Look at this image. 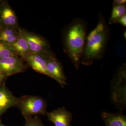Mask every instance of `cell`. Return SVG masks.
Returning a JSON list of instances; mask_svg holds the SVG:
<instances>
[{
    "instance_id": "obj_2",
    "label": "cell",
    "mask_w": 126,
    "mask_h": 126,
    "mask_svg": "<svg viewBox=\"0 0 126 126\" xmlns=\"http://www.w3.org/2000/svg\"><path fill=\"white\" fill-rule=\"evenodd\" d=\"M110 28L104 18L99 13L96 26L87 36L81 63L92 65L95 60L103 57L111 33Z\"/></svg>"
},
{
    "instance_id": "obj_17",
    "label": "cell",
    "mask_w": 126,
    "mask_h": 126,
    "mask_svg": "<svg viewBox=\"0 0 126 126\" xmlns=\"http://www.w3.org/2000/svg\"><path fill=\"white\" fill-rule=\"evenodd\" d=\"M25 123L24 126H45L38 116L25 118Z\"/></svg>"
},
{
    "instance_id": "obj_20",
    "label": "cell",
    "mask_w": 126,
    "mask_h": 126,
    "mask_svg": "<svg viewBox=\"0 0 126 126\" xmlns=\"http://www.w3.org/2000/svg\"><path fill=\"white\" fill-rule=\"evenodd\" d=\"M6 77H7L4 74H3L1 72H0V86L2 84L1 83Z\"/></svg>"
},
{
    "instance_id": "obj_24",
    "label": "cell",
    "mask_w": 126,
    "mask_h": 126,
    "mask_svg": "<svg viewBox=\"0 0 126 126\" xmlns=\"http://www.w3.org/2000/svg\"></svg>"
},
{
    "instance_id": "obj_8",
    "label": "cell",
    "mask_w": 126,
    "mask_h": 126,
    "mask_svg": "<svg viewBox=\"0 0 126 126\" xmlns=\"http://www.w3.org/2000/svg\"><path fill=\"white\" fill-rule=\"evenodd\" d=\"M18 21L15 12L6 2L0 4V27L17 28Z\"/></svg>"
},
{
    "instance_id": "obj_14",
    "label": "cell",
    "mask_w": 126,
    "mask_h": 126,
    "mask_svg": "<svg viewBox=\"0 0 126 126\" xmlns=\"http://www.w3.org/2000/svg\"><path fill=\"white\" fill-rule=\"evenodd\" d=\"M19 32L17 28L6 27L0 29V41L6 44L15 43L18 39Z\"/></svg>"
},
{
    "instance_id": "obj_16",
    "label": "cell",
    "mask_w": 126,
    "mask_h": 126,
    "mask_svg": "<svg viewBox=\"0 0 126 126\" xmlns=\"http://www.w3.org/2000/svg\"><path fill=\"white\" fill-rule=\"evenodd\" d=\"M16 56L10 46L0 41V59Z\"/></svg>"
},
{
    "instance_id": "obj_4",
    "label": "cell",
    "mask_w": 126,
    "mask_h": 126,
    "mask_svg": "<svg viewBox=\"0 0 126 126\" xmlns=\"http://www.w3.org/2000/svg\"><path fill=\"white\" fill-rule=\"evenodd\" d=\"M24 117L46 114L47 103L41 97L25 95L18 98L17 107Z\"/></svg>"
},
{
    "instance_id": "obj_5",
    "label": "cell",
    "mask_w": 126,
    "mask_h": 126,
    "mask_svg": "<svg viewBox=\"0 0 126 126\" xmlns=\"http://www.w3.org/2000/svg\"><path fill=\"white\" fill-rule=\"evenodd\" d=\"M17 29L27 41L31 53L42 56L54 55L48 43L44 38L20 27Z\"/></svg>"
},
{
    "instance_id": "obj_15",
    "label": "cell",
    "mask_w": 126,
    "mask_h": 126,
    "mask_svg": "<svg viewBox=\"0 0 126 126\" xmlns=\"http://www.w3.org/2000/svg\"><path fill=\"white\" fill-rule=\"evenodd\" d=\"M126 4L113 6L109 23L110 24H116L118 19L126 15Z\"/></svg>"
},
{
    "instance_id": "obj_6",
    "label": "cell",
    "mask_w": 126,
    "mask_h": 126,
    "mask_svg": "<svg viewBox=\"0 0 126 126\" xmlns=\"http://www.w3.org/2000/svg\"><path fill=\"white\" fill-rule=\"evenodd\" d=\"M47 63V70L51 78L54 79L60 84L62 87L67 84L63 65L55 55L43 56Z\"/></svg>"
},
{
    "instance_id": "obj_1",
    "label": "cell",
    "mask_w": 126,
    "mask_h": 126,
    "mask_svg": "<svg viewBox=\"0 0 126 126\" xmlns=\"http://www.w3.org/2000/svg\"><path fill=\"white\" fill-rule=\"evenodd\" d=\"M88 23L83 18L75 19L64 30V52L76 69L79 68L87 39Z\"/></svg>"
},
{
    "instance_id": "obj_10",
    "label": "cell",
    "mask_w": 126,
    "mask_h": 126,
    "mask_svg": "<svg viewBox=\"0 0 126 126\" xmlns=\"http://www.w3.org/2000/svg\"><path fill=\"white\" fill-rule=\"evenodd\" d=\"M18 98L14 96L4 84L0 86V121L1 116L8 109L17 107Z\"/></svg>"
},
{
    "instance_id": "obj_7",
    "label": "cell",
    "mask_w": 126,
    "mask_h": 126,
    "mask_svg": "<svg viewBox=\"0 0 126 126\" xmlns=\"http://www.w3.org/2000/svg\"><path fill=\"white\" fill-rule=\"evenodd\" d=\"M26 67L18 56L0 59V72L6 77L24 72Z\"/></svg>"
},
{
    "instance_id": "obj_18",
    "label": "cell",
    "mask_w": 126,
    "mask_h": 126,
    "mask_svg": "<svg viewBox=\"0 0 126 126\" xmlns=\"http://www.w3.org/2000/svg\"><path fill=\"white\" fill-rule=\"evenodd\" d=\"M119 23L120 24L122 25L124 27L126 26V14L123 16L121 17L118 19L116 23Z\"/></svg>"
},
{
    "instance_id": "obj_13",
    "label": "cell",
    "mask_w": 126,
    "mask_h": 126,
    "mask_svg": "<svg viewBox=\"0 0 126 126\" xmlns=\"http://www.w3.org/2000/svg\"><path fill=\"white\" fill-rule=\"evenodd\" d=\"M19 33V35L16 41L11 44L7 45L10 46L16 55L18 57L19 56L23 60L31 52L27 41L20 32Z\"/></svg>"
},
{
    "instance_id": "obj_11",
    "label": "cell",
    "mask_w": 126,
    "mask_h": 126,
    "mask_svg": "<svg viewBox=\"0 0 126 126\" xmlns=\"http://www.w3.org/2000/svg\"><path fill=\"white\" fill-rule=\"evenodd\" d=\"M23 60L26 62L36 72L51 78L47 71L46 60L42 55L30 53Z\"/></svg>"
},
{
    "instance_id": "obj_23",
    "label": "cell",
    "mask_w": 126,
    "mask_h": 126,
    "mask_svg": "<svg viewBox=\"0 0 126 126\" xmlns=\"http://www.w3.org/2000/svg\"><path fill=\"white\" fill-rule=\"evenodd\" d=\"M2 2V0H0V4H1V3Z\"/></svg>"
},
{
    "instance_id": "obj_19",
    "label": "cell",
    "mask_w": 126,
    "mask_h": 126,
    "mask_svg": "<svg viewBox=\"0 0 126 126\" xmlns=\"http://www.w3.org/2000/svg\"><path fill=\"white\" fill-rule=\"evenodd\" d=\"M126 0H114L112 4V7L126 4Z\"/></svg>"
},
{
    "instance_id": "obj_9",
    "label": "cell",
    "mask_w": 126,
    "mask_h": 126,
    "mask_svg": "<svg viewBox=\"0 0 126 126\" xmlns=\"http://www.w3.org/2000/svg\"><path fill=\"white\" fill-rule=\"evenodd\" d=\"M46 115L48 120L52 122L55 126H71L72 113L64 107L47 112Z\"/></svg>"
},
{
    "instance_id": "obj_21",
    "label": "cell",
    "mask_w": 126,
    "mask_h": 126,
    "mask_svg": "<svg viewBox=\"0 0 126 126\" xmlns=\"http://www.w3.org/2000/svg\"><path fill=\"white\" fill-rule=\"evenodd\" d=\"M0 126H5V125H4L3 124H2V123L1 122V121H0Z\"/></svg>"
},
{
    "instance_id": "obj_12",
    "label": "cell",
    "mask_w": 126,
    "mask_h": 126,
    "mask_svg": "<svg viewBox=\"0 0 126 126\" xmlns=\"http://www.w3.org/2000/svg\"><path fill=\"white\" fill-rule=\"evenodd\" d=\"M102 119L106 126H126V115L122 113L102 112Z\"/></svg>"
},
{
    "instance_id": "obj_22",
    "label": "cell",
    "mask_w": 126,
    "mask_h": 126,
    "mask_svg": "<svg viewBox=\"0 0 126 126\" xmlns=\"http://www.w3.org/2000/svg\"><path fill=\"white\" fill-rule=\"evenodd\" d=\"M126 31H125V32H124V38H125V39H126Z\"/></svg>"
},
{
    "instance_id": "obj_3",
    "label": "cell",
    "mask_w": 126,
    "mask_h": 126,
    "mask_svg": "<svg viewBox=\"0 0 126 126\" xmlns=\"http://www.w3.org/2000/svg\"><path fill=\"white\" fill-rule=\"evenodd\" d=\"M110 99L121 112L126 107V64L118 68L110 83Z\"/></svg>"
}]
</instances>
